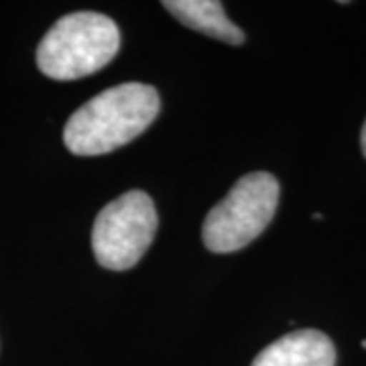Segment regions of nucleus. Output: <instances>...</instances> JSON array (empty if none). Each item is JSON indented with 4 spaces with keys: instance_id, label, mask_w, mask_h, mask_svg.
<instances>
[{
    "instance_id": "obj_3",
    "label": "nucleus",
    "mask_w": 366,
    "mask_h": 366,
    "mask_svg": "<svg viewBox=\"0 0 366 366\" xmlns=\"http://www.w3.org/2000/svg\"><path fill=\"white\" fill-rule=\"evenodd\" d=\"M279 204V182L267 171L240 177L204 220L202 238L212 252L244 249L271 224Z\"/></svg>"
},
{
    "instance_id": "obj_4",
    "label": "nucleus",
    "mask_w": 366,
    "mask_h": 366,
    "mask_svg": "<svg viewBox=\"0 0 366 366\" xmlns=\"http://www.w3.org/2000/svg\"><path fill=\"white\" fill-rule=\"evenodd\" d=\"M157 232V209L149 194L132 189L106 204L92 230L96 261L110 271H127L143 259Z\"/></svg>"
},
{
    "instance_id": "obj_5",
    "label": "nucleus",
    "mask_w": 366,
    "mask_h": 366,
    "mask_svg": "<svg viewBox=\"0 0 366 366\" xmlns=\"http://www.w3.org/2000/svg\"><path fill=\"white\" fill-rule=\"evenodd\" d=\"M252 366H336V348L324 332L300 330L269 344Z\"/></svg>"
},
{
    "instance_id": "obj_6",
    "label": "nucleus",
    "mask_w": 366,
    "mask_h": 366,
    "mask_svg": "<svg viewBox=\"0 0 366 366\" xmlns=\"http://www.w3.org/2000/svg\"><path fill=\"white\" fill-rule=\"evenodd\" d=\"M163 6L183 25L230 45H242L244 33L226 16L222 2L216 0H167Z\"/></svg>"
},
{
    "instance_id": "obj_7",
    "label": "nucleus",
    "mask_w": 366,
    "mask_h": 366,
    "mask_svg": "<svg viewBox=\"0 0 366 366\" xmlns=\"http://www.w3.org/2000/svg\"><path fill=\"white\" fill-rule=\"evenodd\" d=\"M360 141H362V151H365V157H366V122H365V127H362V137H360Z\"/></svg>"
},
{
    "instance_id": "obj_2",
    "label": "nucleus",
    "mask_w": 366,
    "mask_h": 366,
    "mask_svg": "<svg viewBox=\"0 0 366 366\" xmlns=\"http://www.w3.org/2000/svg\"><path fill=\"white\" fill-rule=\"evenodd\" d=\"M120 49L117 23L102 13H71L47 31L37 47V66L51 79L69 81L96 74Z\"/></svg>"
},
{
    "instance_id": "obj_1",
    "label": "nucleus",
    "mask_w": 366,
    "mask_h": 366,
    "mask_svg": "<svg viewBox=\"0 0 366 366\" xmlns=\"http://www.w3.org/2000/svg\"><path fill=\"white\" fill-rule=\"evenodd\" d=\"M161 100L153 86L129 81L100 92L69 117L64 143L79 157L120 149L143 134L157 118Z\"/></svg>"
}]
</instances>
